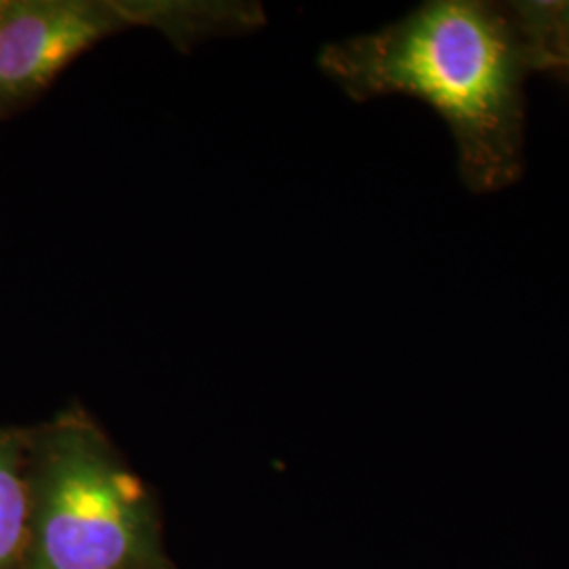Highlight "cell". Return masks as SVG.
Returning a JSON list of instances; mask_svg holds the SVG:
<instances>
[{
	"instance_id": "cell-2",
	"label": "cell",
	"mask_w": 569,
	"mask_h": 569,
	"mask_svg": "<svg viewBox=\"0 0 569 569\" xmlns=\"http://www.w3.org/2000/svg\"><path fill=\"white\" fill-rule=\"evenodd\" d=\"M30 496V569L159 568L146 488L96 428L51 435Z\"/></svg>"
},
{
	"instance_id": "cell-5",
	"label": "cell",
	"mask_w": 569,
	"mask_h": 569,
	"mask_svg": "<svg viewBox=\"0 0 569 569\" xmlns=\"http://www.w3.org/2000/svg\"><path fill=\"white\" fill-rule=\"evenodd\" d=\"M568 60H569V49H568Z\"/></svg>"
},
{
	"instance_id": "cell-3",
	"label": "cell",
	"mask_w": 569,
	"mask_h": 569,
	"mask_svg": "<svg viewBox=\"0 0 569 569\" xmlns=\"http://www.w3.org/2000/svg\"><path fill=\"white\" fill-rule=\"evenodd\" d=\"M262 23L258 7L192 0H7L0 2V108L23 102L98 42L136 28L203 41Z\"/></svg>"
},
{
	"instance_id": "cell-4",
	"label": "cell",
	"mask_w": 569,
	"mask_h": 569,
	"mask_svg": "<svg viewBox=\"0 0 569 569\" xmlns=\"http://www.w3.org/2000/svg\"><path fill=\"white\" fill-rule=\"evenodd\" d=\"M32 496L21 475L20 443L0 435V569H9L20 557L30 531Z\"/></svg>"
},
{
	"instance_id": "cell-1",
	"label": "cell",
	"mask_w": 569,
	"mask_h": 569,
	"mask_svg": "<svg viewBox=\"0 0 569 569\" xmlns=\"http://www.w3.org/2000/svg\"><path fill=\"white\" fill-rule=\"evenodd\" d=\"M549 60L538 23L472 0L428 2L392 26L329 44L321 66L350 98L409 96L448 122L470 188L519 176L523 79Z\"/></svg>"
}]
</instances>
